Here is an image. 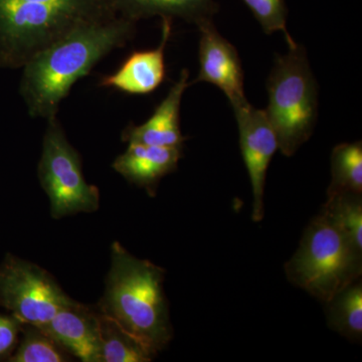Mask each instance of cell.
Returning <instances> with one entry per match:
<instances>
[{"instance_id":"cell-20","label":"cell","mask_w":362,"mask_h":362,"mask_svg":"<svg viewBox=\"0 0 362 362\" xmlns=\"http://www.w3.org/2000/svg\"><path fill=\"white\" fill-rule=\"evenodd\" d=\"M266 35L282 32L289 49L297 47L296 42L287 30V6L285 0H243Z\"/></svg>"},{"instance_id":"cell-6","label":"cell","mask_w":362,"mask_h":362,"mask_svg":"<svg viewBox=\"0 0 362 362\" xmlns=\"http://www.w3.org/2000/svg\"><path fill=\"white\" fill-rule=\"evenodd\" d=\"M39 163V180L49 197L51 216L56 220L98 211L99 188L89 185L83 175L82 161L69 142L57 117L47 119Z\"/></svg>"},{"instance_id":"cell-5","label":"cell","mask_w":362,"mask_h":362,"mask_svg":"<svg viewBox=\"0 0 362 362\" xmlns=\"http://www.w3.org/2000/svg\"><path fill=\"white\" fill-rule=\"evenodd\" d=\"M269 120L277 136L279 150L290 157L310 139L318 116V89L306 51L298 45L278 54L267 82Z\"/></svg>"},{"instance_id":"cell-1","label":"cell","mask_w":362,"mask_h":362,"mask_svg":"<svg viewBox=\"0 0 362 362\" xmlns=\"http://www.w3.org/2000/svg\"><path fill=\"white\" fill-rule=\"evenodd\" d=\"M135 33L136 21L119 16L78 28L37 54L23 66L20 85L28 115L45 120L57 117L73 86Z\"/></svg>"},{"instance_id":"cell-15","label":"cell","mask_w":362,"mask_h":362,"mask_svg":"<svg viewBox=\"0 0 362 362\" xmlns=\"http://www.w3.org/2000/svg\"><path fill=\"white\" fill-rule=\"evenodd\" d=\"M325 304L328 326L349 341L362 338V283L361 279L337 292Z\"/></svg>"},{"instance_id":"cell-2","label":"cell","mask_w":362,"mask_h":362,"mask_svg":"<svg viewBox=\"0 0 362 362\" xmlns=\"http://www.w3.org/2000/svg\"><path fill=\"white\" fill-rule=\"evenodd\" d=\"M164 278V269L136 258L115 242L106 288L98 305L100 313L115 320L156 354L173 337Z\"/></svg>"},{"instance_id":"cell-11","label":"cell","mask_w":362,"mask_h":362,"mask_svg":"<svg viewBox=\"0 0 362 362\" xmlns=\"http://www.w3.org/2000/svg\"><path fill=\"white\" fill-rule=\"evenodd\" d=\"M171 26V18H162L158 47L133 52L114 73L102 78L99 85L128 95H148L158 89L166 77L165 49Z\"/></svg>"},{"instance_id":"cell-17","label":"cell","mask_w":362,"mask_h":362,"mask_svg":"<svg viewBox=\"0 0 362 362\" xmlns=\"http://www.w3.org/2000/svg\"><path fill=\"white\" fill-rule=\"evenodd\" d=\"M362 194V143H341L331 154V182L327 197Z\"/></svg>"},{"instance_id":"cell-13","label":"cell","mask_w":362,"mask_h":362,"mask_svg":"<svg viewBox=\"0 0 362 362\" xmlns=\"http://www.w3.org/2000/svg\"><path fill=\"white\" fill-rule=\"evenodd\" d=\"M127 149L112 166L130 183L156 195L159 181L176 170L182 148L128 143Z\"/></svg>"},{"instance_id":"cell-4","label":"cell","mask_w":362,"mask_h":362,"mask_svg":"<svg viewBox=\"0 0 362 362\" xmlns=\"http://www.w3.org/2000/svg\"><path fill=\"white\" fill-rule=\"evenodd\" d=\"M361 273L362 251L322 209L285 264L288 281L322 303L359 280Z\"/></svg>"},{"instance_id":"cell-7","label":"cell","mask_w":362,"mask_h":362,"mask_svg":"<svg viewBox=\"0 0 362 362\" xmlns=\"http://www.w3.org/2000/svg\"><path fill=\"white\" fill-rule=\"evenodd\" d=\"M70 300L51 274L30 262L7 255L0 265V307L23 324L44 325Z\"/></svg>"},{"instance_id":"cell-14","label":"cell","mask_w":362,"mask_h":362,"mask_svg":"<svg viewBox=\"0 0 362 362\" xmlns=\"http://www.w3.org/2000/svg\"><path fill=\"white\" fill-rule=\"evenodd\" d=\"M117 13L137 23L152 16L177 18L197 23L211 18L216 13L214 0H114Z\"/></svg>"},{"instance_id":"cell-3","label":"cell","mask_w":362,"mask_h":362,"mask_svg":"<svg viewBox=\"0 0 362 362\" xmlns=\"http://www.w3.org/2000/svg\"><path fill=\"white\" fill-rule=\"evenodd\" d=\"M117 16L114 0H0V68H23L78 28Z\"/></svg>"},{"instance_id":"cell-9","label":"cell","mask_w":362,"mask_h":362,"mask_svg":"<svg viewBox=\"0 0 362 362\" xmlns=\"http://www.w3.org/2000/svg\"><path fill=\"white\" fill-rule=\"evenodd\" d=\"M199 74L194 83L206 82L225 93L230 105L246 101L244 71L237 49L216 30L211 18L197 23Z\"/></svg>"},{"instance_id":"cell-19","label":"cell","mask_w":362,"mask_h":362,"mask_svg":"<svg viewBox=\"0 0 362 362\" xmlns=\"http://www.w3.org/2000/svg\"><path fill=\"white\" fill-rule=\"evenodd\" d=\"M323 211L362 251V194H341L327 197L322 206Z\"/></svg>"},{"instance_id":"cell-8","label":"cell","mask_w":362,"mask_h":362,"mask_svg":"<svg viewBox=\"0 0 362 362\" xmlns=\"http://www.w3.org/2000/svg\"><path fill=\"white\" fill-rule=\"evenodd\" d=\"M240 135V146L252 194V220L263 221L267 171L279 150L277 136L265 110L255 108L249 101L233 105Z\"/></svg>"},{"instance_id":"cell-10","label":"cell","mask_w":362,"mask_h":362,"mask_svg":"<svg viewBox=\"0 0 362 362\" xmlns=\"http://www.w3.org/2000/svg\"><path fill=\"white\" fill-rule=\"evenodd\" d=\"M39 327L71 356L84 362H101L99 311L71 299Z\"/></svg>"},{"instance_id":"cell-16","label":"cell","mask_w":362,"mask_h":362,"mask_svg":"<svg viewBox=\"0 0 362 362\" xmlns=\"http://www.w3.org/2000/svg\"><path fill=\"white\" fill-rule=\"evenodd\" d=\"M101 362H149L157 356L146 345L99 312Z\"/></svg>"},{"instance_id":"cell-21","label":"cell","mask_w":362,"mask_h":362,"mask_svg":"<svg viewBox=\"0 0 362 362\" xmlns=\"http://www.w3.org/2000/svg\"><path fill=\"white\" fill-rule=\"evenodd\" d=\"M23 323L11 314L0 312V361H8L20 342Z\"/></svg>"},{"instance_id":"cell-12","label":"cell","mask_w":362,"mask_h":362,"mask_svg":"<svg viewBox=\"0 0 362 362\" xmlns=\"http://www.w3.org/2000/svg\"><path fill=\"white\" fill-rule=\"evenodd\" d=\"M188 78L189 71L185 69L148 120L141 125L130 124L123 130V141L182 148L187 137L181 133L180 107L183 94L189 86Z\"/></svg>"},{"instance_id":"cell-18","label":"cell","mask_w":362,"mask_h":362,"mask_svg":"<svg viewBox=\"0 0 362 362\" xmlns=\"http://www.w3.org/2000/svg\"><path fill=\"white\" fill-rule=\"evenodd\" d=\"M71 356L39 326L23 324L20 342L9 357L11 362H66Z\"/></svg>"}]
</instances>
